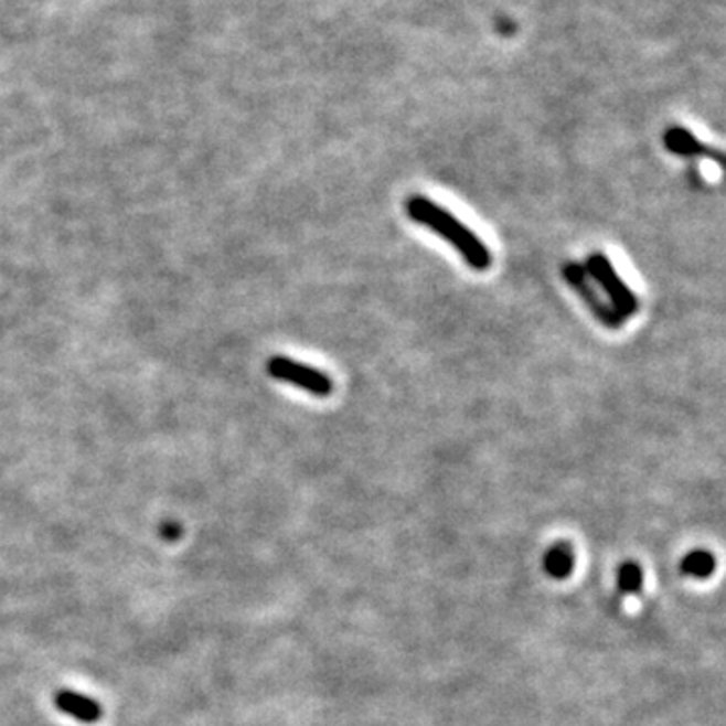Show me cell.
Instances as JSON below:
<instances>
[{
	"instance_id": "1",
	"label": "cell",
	"mask_w": 726,
	"mask_h": 726,
	"mask_svg": "<svg viewBox=\"0 0 726 726\" xmlns=\"http://www.w3.org/2000/svg\"><path fill=\"white\" fill-rule=\"evenodd\" d=\"M406 212L414 223L423 224L436 235L442 236L448 245L455 246L470 269L487 270L491 267L492 255L489 246L452 212L446 211L445 206L416 194L406 202Z\"/></svg>"
},
{
	"instance_id": "2",
	"label": "cell",
	"mask_w": 726,
	"mask_h": 726,
	"mask_svg": "<svg viewBox=\"0 0 726 726\" xmlns=\"http://www.w3.org/2000/svg\"><path fill=\"white\" fill-rule=\"evenodd\" d=\"M586 269L594 282L608 297V303L616 309L621 319H630L640 309V299L621 279L618 269L611 265L608 255L591 253L586 260Z\"/></svg>"
},
{
	"instance_id": "3",
	"label": "cell",
	"mask_w": 726,
	"mask_h": 726,
	"mask_svg": "<svg viewBox=\"0 0 726 726\" xmlns=\"http://www.w3.org/2000/svg\"><path fill=\"white\" fill-rule=\"evenodd\" d=\"M267 372L270 377L297 386L317 398H328L333 392V380L325 372L307 363L295 362L285 355H273L267 362Z\"/></svg>"
},
{
	"instance_id": "4",
	"label": "cell",
	"mask_w": 726,
	"mask_h": 726,
	"mask_svg": "<svg viewBox=\"0 0 726 726\" xmlns=\"http://www.w3.org/2000/svg\"><path fill=\"white\" fill-rule=\"evenodd\" d=\"M562 275L565 281L569 282V287L574 289L575 293L584 299V303L591 309V313L598 317L599 321L606 328L620 329L623 319H621L616 309L598 293L594 279L589 277L586 265L575 263V260H567L562 267Z\"/></svg>"
},
{
	"instance_id": "5",
	"label": "cell",
	"mask_w": 726,
	"mask_h": 726,
	"mask_svg": "<svg viewBox=\"0 0 726 726\" xmlns=\"http://www.w3.org/2000/svg\"><path fill=\"white\" fill-rule=\"evenodd\" d=\"M664 146L668 152L680 158H711L726 172V153L718 152L713 146L704 143L701 138H696L692 131L682 126H670L664 131Z\"/></svg>"
},
{
	"instance_id": "6",
	"label": "cell",
	"mask_w": 726,
	"mask_h": 726,
	"mask_svg": "<svg viewBox=\"0 0 726 726\" xmlns=\"http://www.w3.org/2000/svg\"><path fill=\"white\" fill-rule=\"evenodd\" d=\"M543 569L553 579L569 577L575 569L574 547L565 541L551 545L549 549L545 551V555H543Z\"/></svg>"
},
{
	"instance_id": "7",
	"label": "cell",
	"mask_w": 726,
	"mask_h": 726,
	"mask_svg": "<svg viewBox=\"0 0 726 726\" xmlns=\"http://www.w3.org/2000/svg\"><path fill=\"white\" fill-rule=\"evenodd\" d=\"M55 703H57V706H60L65 715L75 716L77 720H83V723H94V720H97L102 716L99 704L94 703L87 696H83L79 692H60Z\"/></svg>"
},
{
	"instance_id": "8",
	"label": "cell",
	"mask_w": 726,
	"mask_h": 726,
	"mask_svg": "<svg viewBox=\"0 0 726 726\" xmlns=\"http://www.w3.org/2000/svg\"><path fill=\"white\" fill-rule=\"evenodd\" d=\"M680 569H682V574L691 577L694 581H704V579H708V577L715 575V553L708 549H692L691 553H686L682 557Z\"/></svg>"
},
{
	"instance_id": "9",
	"label": "cell",
	"mask_w": 726,
	"mask_h": 726,
	"mask_svg": "<svg viewBox=\"0 0 726 726\" xmlns=\"http://www.w3.org/2000/svg\"><path fill=\"white\" fill-rule=\"evenodd\" d=\"M618 587L623 596H636L644 587V569L638 562H623L618 569Z\"/></svg>"
}]
</instances>
